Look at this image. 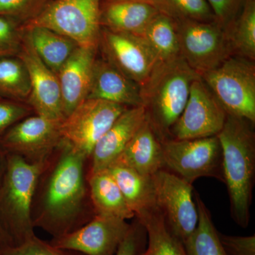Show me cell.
<instances>
[{"label": "cell", "instance_id": "obj_1", "mask_svg": "<svg viewBox=\"0 0 255 255\" xmlns=\"http://www.w3.org/2000/svg\"><path fill=\"white\" fill-rule=\"evenodd\" d=\"M88 161L63 139L43 164L32 201V221L53 239L73 233L96 215L87 184Z\"/></svg>", "mask_w": 255, "mask_h": 255}, {"label": "cell", "instance_id": "obj_2", "mask_svg": "<svg viewBox=\"0 0 255 255\" xmlns=\"http://www.w3.org/2000/svg\"><path fill=\"white\" fill-rule=\"evenodd\" d=\"M255 124L228 114L216 136L222 148L223 182L227 186L231 215L242 228L249 224L255 172Z\"/></svg>", "mask_w": 255, "mask_h": 255}, {"label": "cell", "instance_id": "obj_3", "mask_svg": "<svg viewBox=\"0 0 255 255\" xmlns=\"http://www.w3.org/2000/svg\"><path fill=\"white\" fill-rule=\"evenodd\" d=\"M199 77L179 57L159 63L140 87L146 117L162 141L169 138L171 129L187 105L191 84Z\"/></svg>", "mask_w": 255, "mask_h": 255}, {"label": "cell", "instance_id": "obj_4", "mask_svg": "<svg viewBox=\"0 0 255 255\" xmlns=\"http://www.w3.org/2000/svg\"><path fill=\"white\" fill-rule=\"evenodd\" d=\"M44 163L30 164L17 155L6 154V169L0 185V221L13 246L36 236L32 221V201Z\"/></svg>", "mask_w": 255, "mask_h": 255}, {"label": "cell", "instance_id": "obj_5", "mask_svg": "<svg viewBox=\"0 0 255 255\" xmlns=\"http://www.w3.org/2000/svg\"><path fill=\"white\" fill-rule=\"evenodd\" d=\"M102 0H53L23 30L48 28L68 37L79 46L99 48Z\"/></svg>", "mask_w": 255, "mask_h": 255}, {"label": "cell", "instance_id": "obj_6", "mask_svg": "<svg viewBox=\"0 0 255 255\" xmlns=\"http://www.w3.org/2000/svg\"><path fill=\"white\" fill-rule=\"evenodd\" d=\"M226 113L255 124V62L231 55L201 74Z\"/></svg>", "mask_w": 255, "mask_h": 255}, {"label": "cell", "instance_id": "obj_7", "mask_svg": "<svg viewBox=\"0 0 255 255\" xmlns=\"http://www.w3.org/2000/svg\"><path fill=\"white\" fill-rule=\"evenodd\" d=\"M175 23L181 57L199 75L233 55L224 28L216 21L182 19Z\"/></svg>", "mask_w": 255, "mask_h": 255}, {"label": "cell", "instance_id": "obj_8", "mask_svg": "<svg viewBox=\"0 0 255 255\" xmlns=\"http://www.w3.org/2000/svg\"><path fill=\"white\" fill-rule=\"evenodd\" d=\"M164 164L174 174L192 183L201 177L223 182L222 148L217 136L162 141Z\"/></svg>", "mask_w": 255, "mask_h": 255}, {"label": "cell", "instance_id": "obj_9", "mask_svg": "<svg viewBox=\"0 0 255 255\" xmlns=\"http://www.w3.org/2000/svg\"><path fill=\"white\" fill-rule=\"evenodd\" d=\"M152 179L157 208L171 232L184 244L199 221L192 184L164 169L153 174Z\"/></svg>", "mask_w": 255, "mask_h": 255}, {"label": "cell", "instance_id": "obj_10", "mask_svg": "<svg viewBox=\"0 0 255 255\" xmlns=\"http://www.w3.org/2000/svg\"><path fill=\"white\" fill-rule=\"evenodd\" d=\"M127 109L107 101L86 99L61 122L62 137L89 159L96 144Z\"/></svg>", "mask_w": 255, "mask_h": 255}, {"label": "cell", "instance_id": "obj_11", "mask_svg": "<svg viewBox=\"0 0 255 255\" xmlns=\"http://www.w3.org/2000/svg\"><path fill=\"white\" fill-rule=\"evenodd\" d=\"M61 122L34 114L28 116L5 132L0 149L30 164L44 163L63 140Z\"/></svg>", "mask_w": 255, "mask_h": 255}, {"label": "cell", "instance_id": "obj_12", "mask_svg": "<svg viewBox=\"0 0 255 255\" xmlns=\"http://www.w3.org/2000/svg\"><path fill=\"white\" fill-rule=\"evenodd\" d=\"M227 116L205 82L199 77L191 84L187 105L171 129L169 138L191 140L216 136L224 127Z\"/></svg>", "mask_w": 255, "mask_h": 255}, {"label": "cell", "instance_id": "obj_13", "mask_svg": "<svg viewBox=\"0 0 255 255\" xmlns=\"http://www.w3.org/2000/svg\"><path fill=\"white\" fill-rule=\"evenodd\" d=\"M99 53L141 87L159 63L141 37L102 28Z\"/></svg>", "mask_w": 255, "mask_h": 255}, {"label": "cell", "instance_id": "obj_14", "mask_svg": "<svg viewBox=\"0 0 255 255\" xmlns=\"http://www.w3.org/2000/svg\"><path fill=\"white\" fill-rule=\"evenodd\" d=\"M130 226L126 220L95 215L76 231L50 243L83 255H115Z\"/></svg>", "mask_w": 255, "mask_h": 255}, {"label": "cell", "instance_id": "obj_15", "mask_svg": "<svg viewBox=\"0 0 255 255\" xmlns=\"http://www.w3.org/2000/svg\"><path fill=\"white\" fill-rule=\"evenodd\" d=\"M17 57L27 69L31 82L27 105L34 114L63 122L65 117L58 76L40 59L26 31Z\"/></svg>", "mask_w": 255, "mask_h": 255}, {"label": "cell", "instance_id": "obj_16", "mask_svg": "<svg viewBox=\"0 0 255 255\" xmlns=\"http://www.w3.org/2000/svg\"><path fill=\"white\" fill-rule=\"evenodd\" d=\"M145 119V110L142 106L124 111L96 144L89 159L87 170L98 172L113 163Z\"/></svg>", "mask_w": 255, "mask_h": 255}, {"label": "cell", "instance_id": "obj_17", "mask_svg": "<svg viewBox=\"0 0 255 255\" xmlns=\"http://www.w3.org/2000/svg\"><path fill=\"white\" fill-rule=\"evenodd\" d=\"M98 52L99 48L78 46L57 74L65 118L87 98Z\"/></svg>", "mask_w": 255, "mask_h": 255}, {"label": "cell", "instance_id": "obj_18", "mask_svg": "<svg viewBox=\"0 0 255 255\" xmlns=\"http://www.w3.org/2000/svg\"><path fill=\"white\" fill-rule=\"evenodd\" d=\"M87 99L107 101L128 108L142 106L140 87L102 58L99 52Z\"/></svg>", "mask_w": 255, "mask_h": 255}, {"label": "cell", "instance_id": "obj_19", "mask_svg": "<svg viewBox=\"0 0 255 255\" xmlns=\"http://www.w3.org/2000/svg\"><path fill=\"white\" fill-rule=\"evenodd\" d=\"M113 163L150 177L165 167L162 140L147 117Z\"/></svg>", "mask_w": 255, "mask_h": 255}, {"label": "cell", "instance_id": "obj_20", "mask_svg": "<svg viewBox=\"0 0 255 255\" xmlns=\"http://www.w3.org/2000/svg\"><path fill=\"white\" fill-rule=\"evenodd\" d=\"M158 13L140 0H102L101 27L139 36Z\"/></svg>", "mask_w": 255, "mask_h": 255}, {"label": "cell", "instance_id": "obj_21", "mask_svg": "<svg viewBox=\"0 0 255 255\" xmlns=\"http://www.w3.org/2000/svg\"><path fill=\"white\" fill-rule=\"evenodd\" d=\"M87 179L96 215L112 216L126 221L135 217L118 184L107 169L95 172L87 170Z\"/></svg>", "mask_w": 255, "mask_h": 255}, {"label": "cell", "instance_id": "obj_22", "mask_svg": "<svg viewBox=\"0 0 255 255\" xmlns=\"http://www.w3.org/2000/svg\"><path fill=\"white\" fill-rule=\"evenodd\" d=\"M107 169L118 184L135 217L158 209L156 204L152 176L143 175L119 164H110Z\"/></svg>", "mask_w": 255, "mask_h": 255}, {"label": "cell", "instance_id": "obj_23", "mask_svg": "<svg viewBox=\"0 0 255 255\" xmlns=\"http://www.w3.org/2000/svg\"><path fill=\"white\" fill-rule=\"evenodd\" d=\"M24 31L40 59L56 75L79 46L68 37L48 28L33 27Z\"/></svg>", "mask_w": 255, "mask_h": 255}, {"label": "cell", "instance_id": "obj_24", "mask_svg": "<svg viewBox=\"0 0 255 255\" xmlns=\"http://www.w3.org/2000/svg\"><path fill=\"white\" fill-rule=\"evenodd\" d=\"M224 30L232 55L255 62V0H245Z\"/></svg>", "mask_w": 255, "mask_h": 255}, {"label": "cell", "instance_id": "obj_25", "mask_svg": "<svg viewBox=\"0 0 255 255\" xmlns=\"http://www.w3.org/2000/svg\"><path fill=\"white\" fill-rule=\"evenodd\" d=\"M136 218L148 238L147 249L137 255H188L184 245L171 232L159 209Z\"/></svg>", "mask_w": 255, "mask_h": 255}, {"label": "cell", "instance_id": "obj_26", "mask_svg": "<svg viewBox=\"0 0 255 255\" xmlns=\"http://www.w3.org/2000/svg\"><path fill=\"white\" fill-rule=\"evenodd\" d=\"M148 45L159 63L181 57L175 20L158 13L139 35Z\"/></svg>", "mask_w": 255, "mask_h": 255}, {"label": "cell", "instance_id": "obj_27", "mask_svg": "<svg viewBox=\"0 0 255 255\" xmlns=\"http://www.w3.org/2000/svg\"><path fill=\"white\" fill-rule=\"evenodd\" d=\"M199 221L195 231L184 242V246L188 255H228L221 244L219 232L212 221L211 213L201 200L194 194Z\"/></svg>", "mask_w": 255, "mask_h": 255}, {"label": "cell", "instance_id": "obj_28", "mask_svg": "<svg viewBox=\"0 0 255 255\" xmlns=\"http://www.w3.org/2000/svg\"><path fill=\"white\" fill-rule=\"evenodd\" d=\"M31 93L28 70L18 57L0 60V98L27 104Z\"/></svg>", "mask_w": 255, "mask_h": 255}, {"label": "cell", "instance_id": "obj_29", "mask_svg": "<svg viewBox=\"0 0 255 255\" xmlns=\"http://www.w3.org/2000/svg\"><path fill=\"white\" fill-rule=\"evenodd\" d=\"M174 20L216 21L205 0H140Z\"/></svg>", "mask_w": 255, "mask_h": 255}, {"label": "cell", "instance_id": "obj_30", "mask_svg": "<svg viewBox=\"0 0 255 255\" xmlns=\"http://www.w3.org/2000/svg\"><path fill=\"white\" fill-rule=\"evenodd\" d=\"M23 34L21 23L12 18L0 16V60L17 56Z\"/></svg>", "mask_w": 255, "mask_h": 255}, {"label": "cell", "instance_id": "obj_31", "mask_svg": "<svg viewBox=\"0 0 255 255\" xmlns=\"http://www.w3.org/2000/svg\"><path fill=\"white\" fill-rule=\"evenodd\" d=\"M53 0H0V16L14 18L21 25L39 14Z\"/></svg>", "mask_w": 255, "mask_h": 255}, {"label": "cell", "instance_id": "obj_32", "mask_svg": "<svg viewBox=\"0 0 255 255\" xmlns=\"http://www.w3.org/2000/svg\"><path fill=\"white\" fill-rule=\"evenodd\" d=\"M0 255H83L68 250L56 248L49 243L35 236L26 243L11 246Z\"/></svg>", "mask_w": 255, "mask_h": 255}, {"label": "cell", "instance_id": "obj_33", "mask_svg": "<svg viewBox=\"0 0 255 255\" xmlns=\"http://www.w3.org/2000/svg\"><path fill=\"white\" fill-rule=\"evenodd\" d=\"M33 114L26 103L0 98V140L13 125Z\"/></svg>", "mask_w": 255, "mask_h": 255}, {"label": "cell", "instance_id": "obj_34", "mask_svg": "<svg viewBox=\"0 0 255 255\" xmlns=\"http://www.w3.org/2000/svg\"><path fill=\"white\" fill-rule=\"evenodd\" d=\"M212 10L216 22L223 28L241 10L245 0H205Z\"/></svg>", "mask_w": 255, "mask_h": 255}, {"label": "cell", "instance_id": "obj_35", "mask_svg": "<svg viewBox=\"0 0 255 255\" xmlns=\"http://www.w3.org/2000/svg\"><path fill=\"white\" fill-rule=\"evenodd\" d=\"M219 237L228 255H255V235L232 236L219 233Z\"/></svg>", "mask_w": 255, "mask_h": 255}, {"label": "cell", "instance_id": "obj_36", "mask_svg": "<svg viewBox=\"0 0 255 255\" xmlns=\"http://www.w3.org/2000/svg\"><path fill=\"white\" fill-rule=\"evenodd\" d=\"M141 229L137 226H130V230L119 246L115 255H137L141 246Z\"/></svg>", "mask_w": 255, "mask_h": 255}, {"label": "cell", "instance_id": "obj_37", "mask_svg": "<svg viewBox=\"0 0 255 255\" xmlns=\"http://www.w3.org/2000/svg\"><path fill=\"white\" fill-rule=\"evenodd\" d=\"M11 246H13L11 238L0 221V254Z\"/></svg>", "mask_w": 255, "mask_h": 255}, {"label": "cell", "instance_id": "obj_38", "mask_svg": "<svg viewBox=\"0 0 255 255\" xmlns=\"http://www.w3.org/2000/svg\"><path fill=\"white\" fill-rule=\"evenodd\" d=\"M6 154L4 151L0 149V185L2 182L3 177L6 169Z\"/></svg>", "mask_w": 255, "mask_h": 255}]
</instances>
